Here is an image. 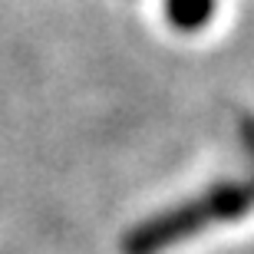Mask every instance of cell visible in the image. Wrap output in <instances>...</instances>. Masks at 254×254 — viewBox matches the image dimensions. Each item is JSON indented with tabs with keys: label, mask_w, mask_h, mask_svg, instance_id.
<instances>
[]
</instances>
